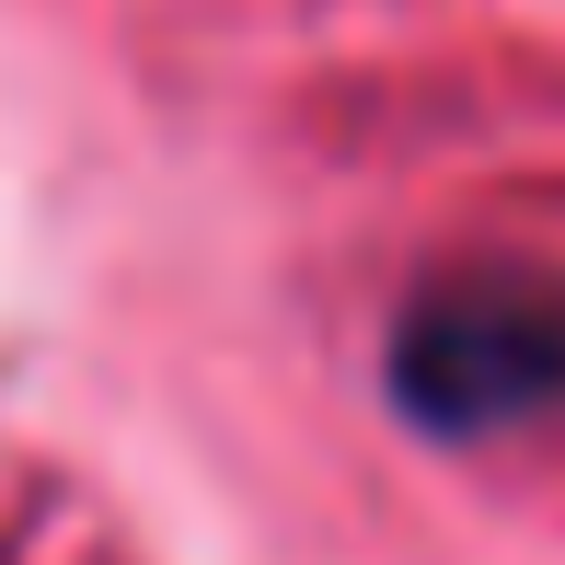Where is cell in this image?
<instances>
[{
	"mask_svg": "<svg viewBox=\"0 0 565 565\" xmlns=\"http://www.w3.org/2000/svg\"><path fill=\"white\" fill-rule=\"evenodd\" d=\"M393 393L439 439H497L565 404V277L484 266L439 277L416 312L393 323Z\"/></svg>",
	"mask_w": 565,
	"mask_h": 565,
	"instance_id": "obj_1",
	"label": "cell"
}]
</instances>
